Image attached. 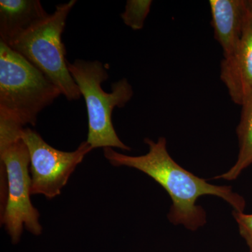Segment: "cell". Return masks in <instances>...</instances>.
I'll list each match as a JSON object with an SVG mask.
<instances>
[{"mask_svg":"<svg viewBox=\"0 0 252 252\" xmlns=\"http://www.w3.org/2000/svg\"><path fill=\"white\" fill-rule=\"evenodd\" d=\"M220 76L230 98L242 105L252 92V16L250 7L240 44L231 56L221 61Z\"/></svg>","mask_w":252,"mask_h":252,"instance_id":"7","label":"cell"},{"mask_svg":"<svg viewBox=\"0 0 252 252\" xmlns=\"http://www.w3.org/2000/svg\"><path fill=\"white\" fill-rule=\"evenodd\" d=\"M0 160L1 223L16 245L24 228L34 235L43 230L39 212L31 202V160L22 139L0 146Z\"/></svg>","mask_w":252,"mask_h":252,"instance_id":"5","label":"cell"},{"mask_svg":"<svg viewBox=\"0 0 252 252\" xmlns=\"http://www.w3.org/2000/svg\"><path fill=\"white\" fill-rule=\"evenodd\" d=\"M233 215L238 223L240 235L245 239L250 250H252V215L233 210Z\"/></svg>","mask_w":252,"mask_h":252,"instance_id":"12","label":"cell"},{"mask_svg":"<svg viewBox=\"0 0 252 252\" xmlns=\"http://www.w3.org/2000/svg\"><path fill=\"white\" fill-rule=\"evenodd\" d=\"M250 252H252V250H250Z\"/></svg>","mask_w":252,"mask_h":252,"instance_id":"14","label":"cell"},{"mask_svg":"<svg viewBox=\"0 0 252 252\" xmlns=\"http://www.w3.org/2000/svg\"><path fill=\"white\" fill-rule=\"evenodd\" d=\"M62 93L44 73L0 41V144L21 138Z\"/></svg>","mask_w":252,"mask_h":252,"instance_id":"2","label":"cell"},{"mask_svg":"<svg viewBox=\"0 0 252 252\" xmlns=\"http://www.w3.org/2000/svg\"><path fill=\"white\" fill-rule=\"evenodd\" d=\"M69 72L85 100L88 114L86 142L93 149L118 148L130 151L119 139L112 124V112L116 107L122 108L133 96V89L126 79L112 84V92L102 89V84L109 79L105 65L98 61L74 60L67 61Z\"/></svg>","mask_w":252,"mask_h":252,"instance_id":"3","label":"cell"},{"mask_svg":"<svg viewBox=\"0 0 252 252\" xmlns=\"http://www.w3.org/2000/svg\"><path fill=\"white\" fill-rule=\"evenodd\" d=\"M242 114L237 134L239 141L238 159L231 168L215 179L234 180L252 164V92L242 104Z\"/></svg>","mask_w":252,"mask_h":252,"instance_id":"10","label":"cell"},{"mask_svg":"<svg viewBox=\"0 0 252 252\" xmlns=\"http://www.w3.org/2000/svg\"><path fill=\"white\" fill-rule=\"evenodd\" d=\"M210 5L215 39L223 49V57H228L238 48L243 35L248 1L210 0Z\"/></svg>","mask_w":252,"mask_h":252,"instance_id":"8","label":"cell"},{"mask_svg":"<svg viewBox=\"0 0 252 252\" xmlns=\"http://www.w3.org/2000/svg\"><path fill=\"white\" fill-rule=\"evenodd\" d=\"M249 7H250V12L252 16V1H249Z\"/></svg>","mask_w":252,"mask_h":252,"instance_id":"13","label":"cell"},{"mask_svg":"<svg viewBox=\"0 0 252 252\" xmlns=\"http://www.w3.org/2000/svg\"><path fill=\"white\" fill-rule=\"evenodd\" d=\"M49 14L39 0H1L0 38L7 44L47 17Z\"/></svg>","mask_w":252,"mask_h":252,"instance_id":"9","label":"cell"},{"mask_svg":"<svg viewBox=\"0 0 252 252\" xmlns=\"http://www.w3.org/2000/svg\"><path fill=\"white\" fill-rule=\"evenodd\" d=\"M21 138L30 154L31 195H43L51 199L59 195L78 165L93 150L86 141L73 152H63L44 141L36 131L25 127Z\"/></svg>","mask_w":252,"mask_h":252,"instance_id":"6","label":"cell"},{"mask_svg":"<svg viewBox=\"0 0 252 252\" xmlns=\"http://www.w3.org/2000/svg\"><path fill=\"white\" fill-rule=\"evenodd\" d=\"M76 3L71 0L57 5L54 13L6 44L44 73L69 101L81 95L68 69L62 34Z\"/></svg>","mask_w":252,"mask_h":252,"instance_id":"4","label":"cell"},{"mask_svg":"<svg viewBox=\"0 0 252 252\" xmlns=\"http://www.w3.org/2000/svg\"><path fill=\"white\" fill-rule=\"evenodd\" d=\"M152 4L151 0H128L121 18L126 26L133 31H140L144 27Z\"/></svg>","mask_w":252,"mask_h":252,"instance_id":"11","label":"cell"},{"mask_svg":"<svg viewBox=\"0 0 252 252\" xmlns=\"http://www.w3.org/2000/svg\"><path fill=\"white\" fill-rule=\"evenodd\" d=\"M144 142L149 147L148 153L144 155L131 157L107 147L103 149L104 157L113 166L137 169L161 186L171 198L168 219L173 224L185 225L190 230L205 225L206 213L196 205L198 199L203 195L220 197L235 211L243 212L246 205L245 199L234 193L231 187L207 183L178 165L167 152L165 137H159L157 142L145 138Z\"/></svg>","mask_w":252,"mask_h":252,"instance_id":"1","label":"cell"}]
</instances>
